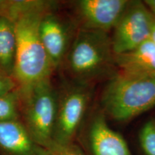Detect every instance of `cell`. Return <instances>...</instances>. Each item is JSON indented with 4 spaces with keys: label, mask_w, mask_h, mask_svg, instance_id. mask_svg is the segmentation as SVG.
<instances>
[{
    "label": "cell",
    "mask_w": 155,
    "mask_h": 155,
    "mask_svg": "<svg viewBox=\"0 0 155 155\" xmlns=\"http://www.w3.org/2000/svg\"><path fill=\"white\" fill-rule=\"evenodd\" d=\"M50 1H18L11 17L17 36V55L13 77L19 88L52 78L55 69L43 47L40 24L46 11L55 5Z\"/></svg>",
    "instance_id": "6da1fadb"
},
{
    "label": "cell",
    "mask_w": 155,
    "mask_h": 155,
    "mask_svg": "<svg viewBox=\"0 0 155 155\" xmlns=\"http://www.w3.org/2000/svg\"><path fill=\"white\" fill-rule=\"evenodd\" d=\"M115 66L108 34L78 28L62 65L70 80L94 85L108 76Z\"/></svg>",
    "instance_id": "7a4b0ae2"
},
{
    "label": "cell",
    "mask_w": 155,
    "mask_h": 155,
    "mask_svg": "<svg viewBox=\"0 0 155 155\" xmlns=\"http://www.w3.org/2000/svg\"><path fill=\"white\" fill-rule=\"evenodd\" d=\"M104 115L127 121L155 106V75L120 72L110 79L101 97Z\"/></svg>",
    "instance_id": "3957f363"
},
{
    "label": "cell",
    "mask_w": 155,
    "mask_h": 155,
    "mask_svg": "<svg viewBox=\"0 0 155 155\" xmlns=\"http://www.w3.org/2000/svg\"><path fill=\"white\" fill-rule=\"evenodd\" d=\"M18 92L20 121L35 142L48 150L54 143L58 88L50 78Z\"/></svg>",
    "instance_id": "277c9868"
},
{
    "label": "cell",
    "mask_w": 155,
    "mask_h": 155,
    "mask_svg": "<svg viewBox=\"0 0 155 155\" xmlns=\"http://www.w3.org/2000/svg\"><path fill=\"white\" fill-rule=\"evenodd\" d=\"M94 93V85L70 79L58 88L55 144L73 143L90 107Z\"/></svg>",
    "instance_id": "5b68a950"
},
{
    "label": "cell",
    "mask_w": 155,
    "mask_h": 155,
    "mask_svg": "<svg viewBox=\"0 0 155 155\" xmlns=\"http://www.w3.org/2000/svg\"><path fill=\"white\" fill-rule=\"evenodd\" d=\"M155 17L141 1H131L113 29L111 38L115 55L127 53L150 40Z\"/></svg>",
    "instance_id": "8992f818"
},
{
    "label": "cell",
    "mask_w": 155,
    "mask_h": 155,
    "mask_svg": "<svg viewBox=\"0 0 155 155\" xmlns=\"http://www.w3.org/2000/svg\"><path fill=\"white\" fill-rule=\"evenodd\" d=\"M55 5L42 16L40 35L50 61L57 71L62 68L77 30H73L71 23L56 12Z\"/></svg>",
    "instance_id": "52a82bcc"
},
{
    "label": "cell",
    "mask_w": 155,
    "mask_h": 155,
    "mask_svg": "<svg viewBox=\"0 0 155 155\" xmlns=\"http://www.w3.org/2000/svg\"><path fill=\"white\" fill-rule=\"evenodd\" d=\"M131 1L79 0L75 2L78 28L108 33L113 30Z\"/></svg>",
    "instance_id": "ba28073f"
},
{
    "label": "cell",
    "mask_w": 155,
    "mask_h": 155,
    "mask_svg": "<svg viewBox=\"0 0 155 155\" xmlns=\"http://www.w3.org/2000/svg\"><path fill=\"white\" fill-rule=\"evenodd\" d=\"M88 140L93 155H131L125 139L108 125L101 110L91 116Z\"/></svg>",
    "instance_id": "9c48e42d"
},
{
    "label": "cell",
    "mask_w": 155,
    "mask_h": 155,
    "mask_svg": "<svg viewBox=\"0 0 155 155\" xmlns=\"http://www.w3.org/2000/svg\"><path fill=\"white\" fill-rule=\"evenodd\" d=\"M2 155H49L32 139L20 120L0 122Z\"/></svg>",
    "instance_id": "30bf717a"
},
{
    "label": "cell",
    "mask_w": 155,
    "mask_h": 155,
    "mask_svg": "<svg viewBox=\"0 0 155 155\" xmlns=\"http://www.w3.org/2000/svg\"><path fill=\"white\" fill-rule=\"evenodd\" d=\"M120 72L155 75V44L148 40L131 51L115 55Z\"/></svg>",
    "instance_id": "8fae6325"
},
{
    "label": "cell",
    "mask_w": 155,
    "mask_h": 155,
    "mask_svg": "<svg viewBox=\"0 0 155 155\" xmlns=\"http://www.w3.org/2000/svg\"><path fill=\"white\" fill-rule=\"evenodd\" d=\"M17 55V36L14 21L0 17V71L13 77ZM14 78V77H13Z\"/></svg>",
    "instance_id": "7c38bea8"
},
{
    "label": "cell",
    "mask_w": 155,
    "mask_h": 155,
    "mask_svg": "<svg viewBox=\"0 0 155 155\" xmlns=\"http://www.w3.org/2000/svg\"><path fill=\"white\" fill-rule=\"evenodd\" d=\"M20 120L18 88L0 96V122Z\"/></svg>",
    "instance_id": "4fadbf2b"
},
{
    "label": "cell",
    "mask_w": 155,
    "mask_h": 155,
    "mask_svg": "<svg viewBox=\"0 0 155 155\" xmlns=\"http://www.w3.org/2000/svg\"><path fill=\"white\" fill-rule=\"evenodd\" d=\"M139 137L140 146L145 155H155V119L145 122Z\"/></svg>",
    "instance_id": "5bb4252c"
},
{
    "label": "cell",
    "mask_w": 155,
    "mask_h": 155,
    "mask_svg": "<svg viewBox=\"0 0 155 155\" xmlns=\"http://www.w3.org/2000/svg\"><path fill=\"white\" fill-rule=\"evenodd\" d=\"M49 155H85L80 147L74 143L66 144H54L48 149Z\"/></svg>",
    "instance_id": "9a60e30c"
},
{
    "label": "cell",
    "mask_w": 155,
    "mask_h": 155,
    "mask_svg": "<svg viewBox=\"0 0 155 155\" xmlns=\"http://www.w3.org/2000/svg\"><path fill=\"white\" fill-rule=\"evenodd\" d=\"M18 88V84L14 78L0 71V96L15 91Z\"/></svg>",
    "instance_id": "2e32d148"
},
{
    "label": "cell",
    "mask_w": 155,
    "mask_h": 155,
    "mask_svg": "<svg viewBox=\"0 0 155 155\" xmlns=\"http://www.w3.org/2000/svg\"><path fill=\"white\" fill-rule=\"evenodd\" d=\"M14 0H0V17H8Z\"/></svg>",
    "instance_id": "e0dca14e"
},
{
    "label": "cell",
    "mask_w": 155,
    "mask_h": 155,
    "mask_svg": "<svg viewBox=\"0 0 155 155\" xmlns=\"http://www.w3.org/2000/svg\"><path fill=\"white\" fill-rule=\"evenodd\" d=\"M144 3L155 17V0H146Z\"/></svg>",
    "instance_id": "ac0fdd59"
},
{
    "label": "cell",
    "mask_w": 155,
    "mask_h": 155,
    "mask_svg": "<svg viewBox=\"0 0 155 155\" xmlns=\"http://www.w3.org/2000/svg\"><path fill=\"white\" fill-rule=\"evenodd\" d=\"M150 40L155 44V19L152 25V32H151V35H150Z\"/></svg>",
    "instance_id": "d6986e66"
}]
</instances>
